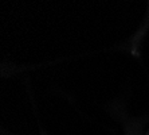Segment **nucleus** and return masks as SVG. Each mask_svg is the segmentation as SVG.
<instances>
[{"instance_id": "1", "label": "nucleus", "mask_w": 149, "mask_h": 135, "mask_svg": "<svg viewBox=\"0 0 149 135\" xmlns=\"http://www.w3.org/2000/svg\"><path fill=\"white\" fill-rule=\"evenodd\" d=\"M146 135H149V131H148V134H146Z\"/></svg>"}, {"instance_id": "2", "label": "nucleus", "mask_w": 149, "mask_h": 135, "mask_svg": "<svg viewBox=\"0 0 149 135\" xmlns=\"http://www.w3.org/2000/svg\"><path fill=\"white\" fill-rule=\"evenodd\" d=\"M130 135H136V134H130Z\"/></svg>"}]
</instances>
